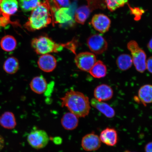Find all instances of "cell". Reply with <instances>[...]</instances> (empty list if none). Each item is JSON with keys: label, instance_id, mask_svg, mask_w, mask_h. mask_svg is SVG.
<instances>
[{"label": "cell", "instance_id": "obj_6", "mask_svg": "<svg viewBox=\"0 0 152 152\" xmlns=\"http://www.w3.org/2000/svg\"><path fill=\"white\" fill-rule=\"evenodd\" d=\"M75 61L79 69L88 72L96 61V55L92 53L81 52L76 54Z\"/></svg>", "mask_w": 152, "mask_h": 152}, {"label": "cell", "instance_id": "obj_1", "mask_svg": "<svg viewBox=\"0 0 152 152\" xmlns=\"http://www.w3.org/2000/svg\"><path fill=\"white\" fill-rule=\"evenodd\" d=\"M60 99L62 107H66L78 117H85L90 113V101L88 97L82 93L71 90L67 91Z\"/></svg>", "mask_w": 152, "mask_h": 152}, {"label": "cell", "instance_id": "obj_15", "mask_svg": "<svg viewBox=\"0 0 152 152\" xmlns=\"http://www.w3.org/2000/svg\"><path fill=\"white\" fill-rule=\"evenodd\" d=\"M91 105L98 110L101 113L108 118H111L115 117V111L109 104L102 101H99L95 98L91 100Z\"/></svg>", "mask_w": 152, "mask_h": 152}, {"label": "cell", "instance_id": "obj_7", "mask_svg": "<svg viewBox=\"0 0 152 152\" xmlns=\"http://www.w3.org/2000/svg\"><path fill=\"white\" fill-rule=\"evenodd\" d=\"M87 45L89 49L95 55L102 54L107 50L108 43L99 34H94L87 39Z\"/></svg>", "mask_w": 152, "mask_h": 152}, {"label": "cell", "instance_id": "obj_14", "mask_svg": "<svg viewBox=\"0 0 152 152\" xmlns=\"http://www.w3.org/2000/svg\"><path fill=\"white\" fill-rule=\"evenodd\" d=\"M18 3L17 0H1L0 2V11L3 16L10 18L11 15L18 11Z\"/></svg>", "mask_w": 152, "mask_h": 152}, {"label": "cell", "instance_id": "obj_4", "mask_svg": "<svg viewBox=\"0 0 152 152\" xmlns=\"http://www.w3.org/2000/svg\"><path fill=\"white\" fill-rule=\"evenodd\" d=\"M127 48L130 51L133 64L136 69L140 73L145 71L147 55L144 51L140 48L136 41L132 40L127 44Z\"/></svg>", "mask_w": 152, "mask_h": 152}, {"label": "cell", "instance_id": "obj_34", "mask_svg": "<svg viewBox=\"0 0 152 152\" xmlns=\"http://www.w3.org/2000/svg\"><path fill=\"white\" fill-rule=\"evenodd\" d=\"M124 152H132L129 151H125Z\"/></svg>", "mask_w": 152, "mask_h": 152}, {"label": "cell", "instance_id": "obj_17", "mask_svg": "<svg viewBox=\"0 0 152 152\" xmlns=\"http://www.w3.org/2000/svg\"><path fill=\"white\" fill-rule=\"evenodd\" d=\"M79 122L78 117L71 112L64 114L61 119L63 127L68 130H73L77 128Z\"/></svg>", "mask_w": 152, "mask_h": 152}, {"label": "cell", "instance_id": "obj_26", "mask_svg": "<svg viewBox=\"0 0 152 152\" xmlns=\"http://www.w3.org/2000/svg\"><path fill=\"white\" fill-rule=\"evenodd\" d=\"M108 9L113 12L128 3L129 0H104Z\"/></svg>", "mask_w": 152, "mask_h": 152}, {"label": "cell", "instance_id": "obj_28", "mask_svg": "<svg viewBox=\"0 0 152 152\" xmlns=\"http://www.w3.org/2000/svg\"><path fill=\"white\" fill-rule=\"evenodd\" d=\"M131 8V11L133 15L135 17V20H138L140 18V17L143 13V10L139 8Z\"/></svg>", "mask_w": 152, "mask_h": 152}, {"label": "cell", "instance_id": "obj_27", "mask_svg": "<svg viewBox=\"0 0 152 152\" xmlns=\"http://www.w3.org/2000/svg\"><path fill=\"white\" fill-rule=\"evenodd\" d=\"M88 7L91 12L95 10H104L106 8V5L104 0H86Z\"/></svg>", "mask_w": 152, "mask_h": 152}, {"label": "cell", "instance_id": "obj_3", "mask_svg": "<svg viewBox=\"0 0 152 152\" xmlns=\"http://www.w3.org/2000/svg\"><path fill=\"white\" fill-rule=\"evenodd\" d=\"M31 46L37 54L42 55L58 53L61 52L65 48L69 50L70 42L58 43L48 37L42 36L32 39Z\"/></svg>", "mask_w": 152, "mask_h": 152}, {"label": "cell", "instance_id": "obj_12", "mask_svg": "<svg viewBox=\"0 0 152 152\" xmlns=\"http://www.w3.org/2000/svg\"><path fill=\"white\" fill-rule=\"evenodd\" d=\"M99 138L101 142L106 145L113 147L118 141V134L115 129L107 128L101 132Z\"/></svg>", "mask_w": 152, "mask_h": 152}, {"label": "cell", "instance_id": "obj_24", "mask_svg": "<svg viewBox=\"0 0 152 152\" xmlns=\"http://www.w3.org/2000/svg\"><path fill=\"white\" fill-rule=\"evenodd\" d=\"M91 12L88 6H83L79 7L76 11L74 15L75 21L77 23L84 24Z\"/></svg>", "mask_w": 152, "mask_h": 152}, {"label": "cell", "instance_id": "obj_8", "mask_svg": "<svg viewBox=\"0 0 152 152\" xmlns=\"http://www.w3.org/2000/svg\"><path fill=\"white\" fill-rule=\"evenodd\" d=\"M74 16L73 10L71 7H58L55 9L54 18L56 23L72 25L74 23Z\"/></svg>", "mask_w": 152, "mask_h": 152}, {"label": "cell", "instance_id": "obj_13", "mask_svg": "<svg viewBox=\"0 0 152 152\" xmlns=\"http://www.w3.org/2000/svg\"><path fill=\"white\" fill-rule=\"evenodd\" d=\"M94 98L99 101H106L111 99L113 91L110 86L105 84L98 85L94 91Z\"/></svg>", "mask_w": 152, "mask_h": 152}, {"label": "cell", "instance_id": "obj_30", "mask_svg": "<svg viewBox=\"0 0 152 152\" xmlns=\"http://www.w3.org/2000/svg\"><path fill=\"white\" fill-rule=\"evenodd\" d=\"M58 3L62 7H68L70 5L69 0H56Z\"/></svg>", "mask_w": 152, "mask_h": 152}, {"label": "cell", "instance_id": "obj_20", "mask_svg": "<svg viewBox=\"0 0 152 152\" xmlns=\"http://www.w3.org/2000/svg\"><path fill=\"white\" fill-rule=\"evenodd\" d=\"M0 124L7 129H14L17 124L14 114L10 112L4 113L0 117Z\"/></svg>", "mask_w": 152, "mask_h": 152}, {"label": "cell", "instance_id": "obj_5", "mask_svg": "<svg viewBox=\"0 0 152 152\" xmlns=\"http://www.w3.org/2000/svg\"><path fill=\"white\" fill-rule=\"evenodd\" d=\"M27 140L28 144L34 149H39L46 147L49 138L45 131L39 129L33 130L28 134Z\"/></svg>", "mask_w": 152, "mask_h": 152}, {"label": "cell", "instance_id": "obj_23", "mask_svg": "<svg viewBox=\"0 0 152 152\" xmlns=\"http://www.w3.org/2000/svg\"><path fill=\"white\" fill-rule=\"evenodd\" d=\"M116 62L119 69L123 71L130 69L133 64L132 56L126 54L120 55L118 57Z\"/></svg>", "mask_w": 152, "mask_h": 152}, {"label": "cell", "instance_id": "obj_31", "mask_svg": "<svg viewBox=\"0 0 152 152\" xmlns=\"http://www.w3.org/2000/svg\"><path fill=\"white\" fill-rule=\"evenodd\" d=\"M152 142H148L145 146V152H152Z\"/></svg>", "mask_w": 152, "mask_h": 152}, {"label": "cell", "instance_id": "obj_33", "mask_svg": "<svg viewBox=\"0 0 152 152\" xmlns=\"http://www.w3.org/2000/svg\"><path fill=\"white\" fill-rule=\"evenodd\" d=\"M152 39H151V40H150V41H149V43H148L147 45V48L148 49H149V50L150 52H151L152 51Z\"/></svg>", "mask_w": 152, "mask_h": 152}, {"label": "cell", "instance_id": "obj_16", "mask_svg": "<svg viewBox=\"0 0 152 152\" xmlns=\"http://www.w3.org/2000/svg\"><path fill=\"white\" fill-rule=\"evenodd\" d=\"M31 90L36 94H41L46 91L48 87L47 81L43 76L34 77L30 83Z\"/></svg>", "mask_w": 152, "mask_h": 152}, {"label": "cell", "instance_id": "obj_21", "mask_svg": "<svg viewBox=\"0 0 152 152\" xmlns=\"http://www.w3.org/2000/svg\"><path fill=\"white\" fill-rule=\"evenodd\" d=\"M0 46L2 49L5 52H12L16 48V39L12 36L6 35L1 39L0 42Z\"/></svg>", "mask_w": 152, "mask_h": 152}, {"label": "cell", "instance_id": "obj_9", "mask_svg": "<svg viewBox=\"0 0 152 152\" xmlns=\"http://www.w3.org/2000/svg\"><path fill=\"white\" fill-rule=\"evenodd\" d=\"M91 23L95 30L104 34L109 31L111 21L106 15L100 14L95 15L93 17Z\"/></svg>", "mask_w": 152, "mask_h": 152}, {"label": "cell", "instance_id": "obj_22", "mask_svg": "<svg viewBox=\"0 0 152 152\" xmlns=\"http://www.w3.org/2000/svg\"><path fill=\"white\" fill-rule=\"evenodd\" d=\"M20 67L18 59L14 56L9 57L4 63L3 69L6 73L10 75H14L18 71Z\"/></svg>", "mask_w": 152, "mask_h": 152}, {"label": "cell", "instance_id": "obj_29", "mask_svg": "<svg viewBox=\"0 0 152 152\" xmlns=\"http://www.w3.org/2000/svg\"><path fill=\"white\" fill-rule=\"evenodd\" d=\"M152 57L151 56L148 58L146 62V69L150 73H152Z\"/></svg>", "mask_w": 152, "mask_h": 152}, {"label": "cell", "instance_id": "obj_25", "mask_svg": "<svg viewBox=\"0 0 152 152\" xmlns=\"http://www.w3.org/2000/svg\"><path fill=\"white\" fill-rule=\"evenodd\" d=\"M41 3V0H19L20 8L24 12L32 11Z\"/></svg>", "mask_w": 152, "mask_h": 152}, {"label": "cell", "instance_id": "obj_11", "mask_svg": "<svg viewBox=\"0 0 152 152\" xmlns=\"http://www.w3.org/2000/svg\"><path fill=\"white\" fill-rule=\"evenodd\" d=\"M101 145L99 137L94 132L86 135L82 138L81 146L85 151H94L99 149Z\"/></svg>", "mask_w": 152, "mask_h": 152}, {"label": "cell", "instance_id": "obj_32", "mask_svg": "<svg viewBox=\"0 0 152 152\" xmlns=\"http://www.w3.org/2000/svg\"><path fill=\"white\" fill-rule=\"evenodd\" d=\"M4 140L3 138L0 135V151L3 149L4 146Z\"/></svg>", "mask_w": 152, "mask_h": 152}, {"label": "cell", "instance_id": "obj_35", "mask_svg": "<svg viewBox=\"0 0 152 152\" xmlns=\"http://www.w3.org/2000/svg\"><path fill=\"white\" fill-rule=\"evenodd\" d=\"M1 0H0V2H1ZM0 15H1V11H0Z\"/></svg>", "mask_w": 152, "mask_h": 152}, {"label": "cell", "instance_id": "obj_18", "mask_svg": "<svg viewBox=\"0 0 152 152\" xmlns=\"http://www.w3.org/2000/svg\"><path fill=\"white\" fill-rule=\"evenodd\" d=\"M138 98L140 102L146 106L147 104L151 103L152 100V86L147 84L142 86L138 92Z\"/></svg>", "mask_w": 152, "mask_h": 152}, {"label": "cell", "instance_id": "obj_2", "mask_svg": "<svg viewBox=\"0 0 152 152\" xmlns=\"http://www.w3.org/2000/svg\"><path fill=\"white\" fill-rule=\"evenodd\" d=\"M53 19L49 6L46 2L41 3L32 11L25 27L30 31H34L47 27Z\"/></svg>", "mask_w": 152, "mask_h": 152}, {"label": "cell", "instance_id": "obj_10", "mask_svg": "<svg viewBox=\"0 0 152 152\" xmlns=\"http://www.w3.org/2000/svg\"><path fill=\"white\" fill-rule=\"evenodd\" d=\"M38 66L41 71L50 73L56 67L57 61L54 56L51 54L41 55L37 60Z\"/></svg>", "mask_w": 152, "mask_h": 152}, {"label": "cell", "instance_id": "obj_19", "mask_svg": "<svg viewBox=\"0 0 152 152\" xmlns=\"http://www.w3.org/2000/svg\"><path fill=\"white\" fill-rule=\"evenodd\" d=\"M88 72L95 78H102L107 75V66L102 61H96Z\"/></svg>", "mask_w": 152, "mask_h": 152}]
</instances>
